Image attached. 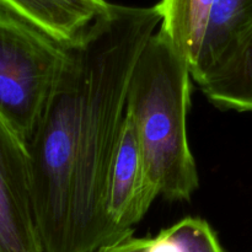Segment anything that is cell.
Segmentation results:
<instances>
[{
    "label": "cell",
    "instance_id": "11",
    "mask_svg": "<svg viewBox=\"0 0 252 252\" xmlns=\"http://www.w3.org/2000/svg\"><path fill=\"white\" fill-rule=\"evenodd\" d=\"M154 243V238H132L116 245L101 249L96 252H149Z\"/></svg>",
    "mask_w": 252,
    "mask_h": 252
},
{
    "label": "cell",
    "instance_id": "5",
    "mask_svg": "<svg viewBox=\"0 0 252 252\" xmlns=\"http://www.w3.org/2000/svg\"><path fill=\"white\" fill-rule=\"evenodd\" d=\"M158 197L159 189L148 171L137 127L127 112L108 179V218L123 234L134 235V226Z\"/></svg>",
    "mask_w": 252,
    "mask_h": 252
},
{
    "label": "cell",
    "instance_id": "12",
    "mask_svg": "<svg viewBox=\"0 0 252 252\" xmlns=\"http://www.w3.org/2000/svg\"><path fill=\"white\" fill-rule=\"evenodd\" d=\"M149 252H182L179 244L174 240L171 235L167 233L166 229L160 231L157 236H154V243Z\"/></svg>",
    "mask_w": 252,
    "mask_h": 252
},
{
    "label": "cell",
    "instance_id": "3",
    "mask_svg": "<svg viewBox=\"0 0 252 252\" xmlns=\"http://www.w3.org/2000/svg\"><path fill=\"white\" fill-rule=\"evenodd\" d=\"M65 61V44L0 6V116L29 148Z\"/></svg>",
    "mask_w": 252,
    "mask_h": 252
},
{
    "label": "cell",
    "instance_id": "13",
    "mask_svg": "<svg viewBox=\"0 0 252 252\" xmlns=\"http://www.w3.org/2000/svg\"><path fill=\"white\" fill-rule=\"evenodd\" d=\"M0 252H4V250H2V248H1V245H0Z\"/></svg>",
    "mask_w": 252,
    "mask_h": 252
},
{
    "label": "cell",
    "instance_id": "2",
    "mask_svg": "<svg viewBox=\"0 0 252 252\" xmlns=\"http://www.w3.org/2000/svg\"><path fill=\"white\" fill-rule=\"evenodd\" d=\"M191 70L159 32L143 49L130 79L127 112L134 121L148 171L160 196L189 201L199 186L187 133Z\"/></svg>",
    "mask_w": 252,
    "mask_h": 252
},
{
    "label": "cell",
    "instance_id": "7",
    "mask_svg": "<svg viewBox=\"0 0 252 252\" xmlns=\"http://www.w3.org/2000/svg\"><path fill=\"white\" fill-rule=\"evenodd\" d=\"M0 6L57 42L71 43L110 6L106 0H0Z\"/></svg>",
    "mask_w": 252,
    "mask_h": 252
},
{
    "label": "cell",
    "instance_id": "1",
    "mask_svg": "<svg viewBox=\"0 0 252 252\" xmlns=\"http://www.w3.org/2000/svg\"><path fill=\"white\" fill-rule=\"evenodd\" d=\"M154 6L111 4L65 44V61L29 145L43 252H96L134 235L107 214V187L135 64L157 33Z\"/></svg>",
    "mask_w": 252,
    "mask_h": 252
},
{
    "label": "cell",
    "instance_id": "4",
    "mask_svg": "<svg viewBox=\"0 0 252 252\" xmlns=\"http://www.w3.org/2000/svg\"><path fill=\"white\" fill-rule=\"evenodd\" d=\"M0 245L43 252L36 225L29 148L0 116Z\"/></svg>",
    "mask_w": 252,
    "mask_h": 252
},
{
    "label": "cell",
    "instance_id": "6",
    "mask_svg": "<svg viewBox=\"0 0 252 252\" xmlns=\"http://www.w3.org/2000/svg\"><path fill=\"white\" fill-rule=\"evenodd\" d=\"M252 34V0H214L207 33L191 76L198 85L228 62Z\"/></svg>",
    "mask_w": 252,
    "mask_h": 252
},
{
    "label": "cell",
    "instance_id": "8",
    "mask_svg": "<svg viewBox=\"0 0 252 252\" xmlns=\"http://www.w3.org/2000/svg\"><path fill=\"white\" fill-rule=\"evenodd\" d=\"M214 0H160L158 32L186 59L192 71L207 33Z\"/></svg>",
    "mask_w": 252,
    "mask_h": 252
},
{
    "label": "cell",
    "instance_id": "9",
    "mask_svg": "<svg viewBox=\"0 0 252 252\" xmlns=\"http://www.w3.org/2000/svg\"><path fill=\"white\" fill-rule=\"evenodd\" d=\"M216 107L252 112V34L228 62L198 84Z\"/></svg>",
    "mask_w": 252,
    "mask_h": 252
},
{
    "label": "cell",
    "instance_id": "10",
    "mask_svg": "<svg viewBox=\"0 0 252 252\" xmlns=\"http://www.w3.org/2000/svg\"><path fill=\"white\" fill-rule=\"evenodd\" d=\"M166 230L182 252H224L212 226L201 218L189 217Z\"/></svg>",
    "mask_w": 252,
    "mask_h": 252
}]
</instances>
